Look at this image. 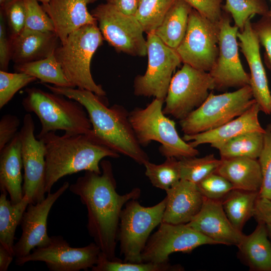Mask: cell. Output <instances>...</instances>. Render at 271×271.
<instances>
[{
  "label": "cell",
  "instance_id": "6da1fadb",
  "mask_svg": "<svg viewBox=\"0 0 271 271\" xmlns=\"http://www.w3.org/2000/svg\"><path fill=\"white\" fill-rule=\"evenodd\" d=\"M100 165L101 174L85 171L70 184L69 189L86 208L90 236L102 253L112 260L116 258L117 232L123 206L130 200L138 199L141 190L134 188L124 194H118L111 163L102 160Z\"/></svg>",
  "mask_w": 271,
  "mask_h": 271
},
{
  "label": "cell",
  "instance_id": "7a4b0ae2",
  "mask_svg": "<svg viewBox=\"0 0 271 271\" xmlns=\"http://www.w3.org/2000/svg\"><path fill=\"white\" fill-rule=\"evenodd\" d=\"M50 91L80 102L86 109L92 125L91 133L101 143L140 165L149 161L139 144L129 118V112L122 105L108 104L92 91L44 83Z\"/></svg>",
  "mask_w": 271,
  "mask_h": 271
},
{
  "label": "cell",
  "instance_id": "3957f363",
  "mask_svg": "<svg viewBox=\"0 0 271 271\" xmlns=\"http://www.w3.org/2000/svg\"><path fill=\"white\" fill-rule=\"evenodd\" d=\"M38 139L45 148V193L61 178L82 171L101 173L100 162L119 154L99 141L92 133L60 136L49 132Z\"/></svg>",
  "mask_w": 271,
  "mask_h": 271
},
{
  "label": "cell",
  "instance_id": "277c9868",
  "mask_svg": "<svg viewBox=\"0 0 271 271\" xmlns=\"http://www.w3.org/2000/svg\"><path fill=\"white\" fill-rule=\"evenodd\" d=\"M25 92L26 95L22 101L24 109L34 113L41 122L37 139L57 130L70 134L91 132L92 125L87 112L80 102L37 87L27 88Z\"/></svg>",
  "mask_w": 271,
  "mask_h": 271
},
{
  "label": "cell",
  "instance_id": "5b68a950",
  "mask_svg": "<svg viewBox=\"0 0 271 271\" xmlns=\"http://www.w3.org/2000/svg\"><path fill=\"white\" fill-rule=\"evenodd\" d=\"M104 39L97 23L84 26L70 33L54 54L73 87L87 90L100 96L106 92L95 83L90 69L92 57Z\"/></svg>",
  "mask_w": 271,
  "mask_h": 271
},
{
  "label": "cell",
  "instance_id": "8992f818",
  "mask_svg": "<svg viewBox=\"0 0 271 271\" xmlns=\"http://www.w3.org/2000/svg\"><path fill=\"white\" fill-rule=\"evenodd\" d=\"M164 102L155 98L145 107H136L129 112V120L139 144L146 147L152 141L159 142V152L166 158L196 157L199 151L179 136L175 122L163 113Z\"/></svg>",
  "mask_w": 271,
  "mask_h": 271
},
{
  "label": "cell",
  "instance_id": "52a82bcc",
  "mask_svg": "<svg viewBox=\"0 0 271 271\" xmlns=\"http://www.w3.org/2000/svg\"><path fill=\"white\" fill-rule=\"evenodd\" d=\"M255 101L249 85L231 92H210L199 107L179 120L181 130L193 135L213 129L240 115Z\"/></svg>",
  "mask_w": 271,
  "mask_h": 271
},
{
  "label": "cell",
  "instance_id": "ba28073f",
  "mask_svg": "<svg viewBox=\"0 0 271 271\" xmlns=\"http://www.w3.org/2000/svg\"><path fill=\"white\" fill-rule=\"evenodd\" d=\"M165 207V198L151 207L141 205L137 199L125 203L120 215L117 232L124 261L142 262V252L153 230L162 222Z\"/></svg>",
  "mask_w": 271,
  "mask_h": 271
},
{
  "label": "cell",
  "instance_id": "9c48e42d",
  "mask_svg": "<svg viewBox=\"0 0 271 271\" xmlns=\"http://www.w3.org/2000/svg\"><path fill=\"white\" fill-rule=\"evenodd\" d=\"M183 64L172 78L163 108L179 120L199 107L215 87L209 72Z\"/></svg>",
  "mask_w": 271,
  "mask_h": 271
},
{
  "label": "cell",
  "instance_id": "30bf717a",
  "mask_svg": "<svg viewBox=\"0 0 271 271\" xmlns=\"http://www.w3.org/2000/svg\"><path fill=\"white\" fill-rule=\"evenodd\" d=\"M148 67L133 82L135 95L165 100L176 69L182 60L175 49L165 44L154 33L147 34Z\"/></svg>",
  "mask_w": 271,
  "mask_h": 271
},
{
  "label": "cell",
  "instance_id": "8fae6325",
  "mask_svg": "<svg viewBox=\"0 0 271 271\" xmlns=\"http://www.w3.org/2000/svg\"><path fill=\"white\" fill-rule=\"evenodd\" d=\"M91 13L104 40L116 51L133 56L147 55L144 32L134 16L125 14L107 3L98 5Z\"/></svg>",
  "mask_w": 271,
  "mask_h": 271
},
{
  "label": "cell",
  "instance_id": "7c38bea8",
  "mask_svg": "<svg viewBox=\"0 0 271 271\" xmlns=\"http://www.w3.org/2000/svg\"><path fill=\"white\" fill-rule=\"evenodd\" d=\"M219 21L213 22L192 9L185 35L176 49L182 62L209 72L218 54Z\"/></svg>",
  "mask_w": 271,
  "mask_h": 271
},
{
  "label": "cell",
  "instance_id": "4fadbf2b",
  "mask_svg": "<svg viewBox=\"0 0 271 271\" xmlns=\"http://www.w3.org/2000/svg\"><path fill=\"white\" fill-rule=\"evenodd\" d=\"M230 22V15L223 11L219 21L218 54L209 72L214 81V89L219 90L250 85V75L243 68L239 56V28L231 26Z\"/></svg>",
  "mask_w": 271,
  "mask_h": 271
},
{
  "label": "cell",
  "instance_id": "5bb4252c",
  "mask_svg": "<svg viewBox=\"0 0 271 271\" xmlns=\"http://www.w3.org/2000/svg\"><path fill=\"white\" fill-rule=\"evenodd\" d=\"M101 252L94 242L81 247H72L61 236H51L50 243L34 248L28 255L16 257V264L23 265L30 261H43L51 271H79L91 268Z\"/></svg>",
  "mask_w": 271,
  "mask_h": 271
},
{
  "label": "cell",
  "instance_id": "9a60e30c",
  "mask_svg": "<svg viewBox=\"0 0 271 271\" xmlns=\"http://www.w3.org/2000/svg\"><path fill=\"white\" fill-rule=\"evenodd\" d=\"M205 244L218 243L186 224L161 222L147 242L141 254L142 262H168L173 253H190Z\"/></svg>",
  "mask_w": 271,
  "mask_h": 271
},
{
  "label": "cell",
  "instance_id": "2e32d148",
  "mask_svg": "<svg viewBox=\"0 0 271 271\" xmlns=\"http://www.w3.org/2000/svg\"><path fill=\"white\" fill-rule=\"evenodd\" d=\"M35 126L32 115H25L19 131L21 155L24 169L23 192L29 204H36L45 199L46 161L44 142L34 134Z\"/></svg>",
  "mask_w": 271,
  "mask_h": 271
},
{
  "label": "cell",
  "instance_id": "e0dca14e",
  "mask_svg": "<svg viewBox=\"0 0 271 271\" xmlns=\"http://www.w3.org/2000/svg\"><path fill=\"white\" fill-rule=\"evenodd\" d=\"M69 182H65L55 192L47 193L41 201L28 204L21 220L22 235L14 244L15 257L26 256L34 248L50 243L51 237L47 232L49 212L55 202L69 189Z\"/></svg>",
  "mask_w": 271,
  "mask_h": 271
},
{
  "label": "cell",
  "instance_id": "ac0fdd59",
  "mask_svg": "<svg viewBox=\"0 0 271 271\" xmlns=\"http://www.w3.org/2000/svg\"><path fill=\"white\" fill-rule=\"evenodd\" d=\"M238 45L250 69V86L253 97L260 111L271 114V93L260 53V43L254 31L250 20L237 33Z\"/></svg>",
  "mask_w": 271,
  "mask_h": 271
},
{
  "label": "cell",
  "instance_id": "d6986e66",
  "mask_svg": "<svg viewBox=\"0 0 271 271\" xmlns=\"http://www.w3.org/2000/svg\"><path fill=\"white\" fill-rule=\"evenodd\" d=\"M186 224L218 244L237 246L245 235L232 225L221 201L205 198L199 212Z\"/></svg>",
  "mask_w": 271,
  "mask_h": 271
},
{
  "label": "cell",
  "instance_id": "ffe728a7",
  "mask_svg": "<svg viewBox=\"0 0 271 271\" xmlns=\"http://www.w3.org/2000/svg\"><path fill=\"white\" fill-rule=\"evenodd\" d=\"M98 0H50L42 4L53 22L55 32L61 43L68 36L82 27L97 24L87 8L88 5Z\"/></svg>",
  "mask_w": 271,
  "mask_h": 271
},
{
  "label": "cell",
  "instance_id": "44dd1931",
  "mask_svg": "<svg viewBox=\"0 0 271 271\" xmlns=\"http://www.w3.org/2000/svg\"><path fill=\"white\" fill-rule=\"evenodd\" d=\"M166 207L162 222L187 224L200 210L204 197L196 184L181 179L166 191Z\"/></svg>",
  "mask_w": 271,
  "mask_h": 271
},
{
  "label": "cell",
  "instance_id": "7402d4cb",
  "mask_svg": "<svg viewBox=\"0 0 271 271\" xmlns=\"http://www.w3.org/2000/svg\"><path fill=\"white\" fill-rule=\"evenodd\" d=\"M260 109L255 101L244 112L227 123L208 131L200 133L184 134L183 139L193 147L209 144L214 148L240 134L250 132L264 133L265 129L259 121L258 113Z\"/></svg>",
  "mask_w": 271,
  "mask_h": 271
},
{
  "label": "cell",
  "instance_id": "603a6c76",
  "mask_svg": "<svg viewBox=\"0 0 271 271\" xmlns=\"http://www.w3.org/2000/svg\"><path fill=\"white\" fill-rule=\"evenodd\" d=\"M11 40V60L15 65L46 58L54 54L61 42L53 32L24 29Z\"/></svg>",
  "mask_w": 271,
  "mask_h": 271
},
{
  "label": "cell",
  "instance_id": "cb8c5ba5",
  "mask_svg": "<svg viewBox=\"0 0 271 271\" xmlns=\"http://www.w3.org/2000/svg\"><path fill=\"white\" fill-rule=\"evenodd\" d=\"M23 168L21 155V141L18 131L13 139L0 150V189L10 196L15 204L24 197L23 192Z\"/></svg>",
  "mask_w": 271,
  "mask_h": 271
},
{
  "label": "cell",
  "instance_id": "d4e9b609",
  "mask_svg": "<svg viewBox=\"0 0 271 271\" xmlns=\"http://www.w3.org/2000/svg\"><path fill=\"white\" fill-rule=\"evenodd\" d=\"M221 160L216 173L226 179L234 189L259 193L262 175L257 159L235 157Z\"/></svg>",
  "mask_w": 271,
  "mask_h": 271
},
{
  "label": "cell",
  "instance_id": "484cf974",
  "mask_svg": "<svg viewBox=\"0 0 271 271\" xmlns=\"http://www.w3.org/2000/svg\"><path fill=\"white\" fill-rule=\"evenodd\" d=\"M266 224L258 223L255 230L245 235L237 246L241 256L252 269L271 271V243Z\"/></svg>",
  "mask_w": 271,
  "mask_h": 271
},
{
  "label": "cell",
  "instance_id": "4316f807",
  "mask_svg": "<svg viewBox=\"0 0 271 271\" xmlns=\"http://www.w3.org/2000/svg\"><path fill=\"white\" fill-rule=\"evenodd\" d=\"M192 9L183 0H176L154 33L165 44L176 50L185 35Z\"/></svg>",
  "mask_w": 271,
  "mask_h": 271
},
{
  "label": "cell",
  "instance_id": "83f0119b",
  "mask_svg": "<svg viewBox=\"0 0 271 271\" xmlns=\"http://www.w3.org/2000/svg\"><path fill=\"white\" fill-rule=\"evenodd\" d=\"M7 194V192L3 191L0 196V244L15 255L16 230L21 224L29 200L27 196H24L20 202L13 204L8 199Z\"/></svg>",
  "mask_w": 271,
  "mask_h": 271
},
{
  "label": "cell",
  "instance_id": "f1b7e54d",
  "mask_svg": "<svg viewBox=\"0 0 271 271\" xmlns=\"http://www.w3.org/2000/svg\"><path fill=\"white\" fill-rule=\"evenodd\" d=\"M258 192L234 189L221 200L224 212L232 225L242 230L244 224L253 217Z\"/></svg>",
  "mask_w": 271,
  "mask_h": 271
},
{
  "label": "cell",
  "instance_id": "f546056e",
  "mask_svg": "<svg viewBox=\"0 0 271 271\" xmlns=\"http://www.w3.org/2000/svg\"><path fill=\"white\" fill-rule=\"evenodd\" d=\"M16 72L24 73L35 77L40 83L52 84L53 85L73 87L67 80L60 64L53 54L39 60L14 64Z\"/></svg>",
  "mask_w": 271,
  "mask_h": 271
},
{
  "label": "cell",
  "instance_id": "4dcf8cb0",
  "mask_svg": "<svg viewBox=\"0 0 271 271\" xmlns=\"http://www.w3.org/2000/svg\"><path fill=\"white\" fill-rule=\"evenodd\" d=\"M264 133H245L215 146L221 159L247 157L254 159L259 158L263 146Z\"/></svg>",
  "mask_w": 271,
  "mask_h": 271
},
{
  "label": "cell",
  "instance_id": "1f68e13d",
  "mask_svg": "<svg viewBox=\"0 0 271 271\" xmlns=\"http://www.w3.org/2000/svg\"><path fill=\"white\" fill-rule=\"evenodd\" d=\"M176 0H138L134 17L146 34L154 33Z\"/></svg>",
  "mask_w": 271,
  "mask_h": 271
},
{
  "label": "cell",
  "instance_id": "d6a6232c",
  "mask_svg": "<svg viewBox=\"0 0 271 271\" xmlns=\"http://www.w3.org/2000/svg\"><path fill=\"white\" fill-rule=\"evenodd\" d=\"M145 175L152 185L166 191L181 180L179 160L174 157L167 158L161 164L146 163Z\"/></svg>",
  "mask_w": 271,
  "mask_h": 271
},
{
  "label": "cell",
  "instance_id": "836d02e7",
  "mask_svg": "<svg viewBox=\"0 0 271 271\" xmlns=\"http://www.w3.org/2000/svg\"><path fill=\"white\" fill-rule=\"evenodd\" d=\"M92 271H180L183 267L179 264L164 263L130 262L116 258L110 260L101 251L97 263L91 268Z\"/></svg>",
  "mask_w": 271,
  "mask_h": 271
},
{
  "label": "cell",
  "instance_id": "e575fe53",
  "mask_svg": "<svg viewBox=\"0 0 271 271\" xmlns=\"http://www.w3.org/2000/svg\"><path fill=\"white\" fill-rule=\"evenodd\" d=\"M222 10L232 18L234 25L240 31L246 23L255 15L261 16L269 14L265 0H225Z\"/></svg>",
  "mask_w": 271,
  "mask_h": 271
},
{
  "label": "cell",
  "instance_id": "d590c367",
  "mask_svg": "<svg viewBox=\"0 0 271 271\" xmlns=\"http://www.w3.org/2000/svg\"><path fill=\"white\" fill-rule=\"evenodd\" d=\"M221 160L213 154L202 158H184L179 160L181 179L197 184L209 174L215 172Z\"/></svg>",
  "mask_w": 271,
  "mask_h": 271
},
{
  "label": "cell",
  "instance_id": "8d00e7d4",
  "mask_svg": "<svg viewBox=\"0 0 271 271\" xmlns=\"http://www.w3.org/2000/svg\"><path fill=\"white\" fill-rule=\"evenodd\" d=\"M37 79L28 74L7 71H0V109H2L13 98L21 89Z\"/></svg>",
  "mask_w": 271,
  "mask_h": 271
},
{
  "label": "cell",
  "instance_id": "74e56055",
  "mask_svg": "<svg viewBox=\"0 0 271 271\" xmlns=\"http://www.w3.org/2000/svg\"><path fill=\"white\" fill-rule=\"evenodd\" d=\"M26 9L24 29L47 32H55L52 20L40 5L38 0H24Z\"/></svg>",
  "mask_w": 271,
  "mask_h": 271
},
{
  "label": "cell",
  "instance_id": "f35d334b",
  "mask_svg": "<svg viewBox=\"0 0 271 271\" xmlns=\"http://www.w3.org/2000/svg\"><path fill=\"white\" fill-rule=\"evenodd\" d=\"M263 146L258 158L262 175L258 197L271 200V123L264 128Z\"/></svg>",
  "mask_w": 271,
  "mask_h": 271
},
{
  "label": "cell",
  "instance_id": "ab89813d",
  "mask_svg": "<svg viewBox=\"0 0 271 271\" xmlns=\"http://www.w3.org/2000/svg\"><path fill=\"white\" fill-rule=\"evenodd\" d=\"M196 184L204 198L221 201L234 189L226 179L216 172L209 174Z\"/></svg>",
  "mask_w": 271,
  "mask_h": 271
},
{
  "label": "cell",
  "instance_id": "60d3db41",
  "mask_svg": "<svg viewBox=\"0 0 271 271\" xmlns=\"http://www.w3.org/2000/svg\"><path fill=\"white\" fill-rule=\"evenodd\" d=\"M1 10L8 25L11 40L18 36L24 29L26 9L24 0H8Z\"/></svg>",
  "mask_w": 271,
  "mask_h": 271
},
{
  "label": "cell",
  "instance_id": "b9f144b4",
  "mask_svg": "<svg viewBox=\"0 0 271 271\" xmlns=\"http://www.w3.org/2000/svg\"><path fill=\"white\" fill-rule=\"evenodd\" d=\"M260 44L264 48V60L271 71V17L269 14L262 16L257 22L252 23Z\"/></svg>",
  "mask_w": 271,
  "mask_h": 271
},
{
  "label": "cell",
  "instance_id": "7bdbcfd3",
  "mask_svg": "<svg viewBox=\"0 0 271 271\" xmlns=\"http://www.w3.org/2000/svg\"><path fill=\"white\" fill-rule=\"evenodd\" d=\"M210 20L218 22L222 15L223 0H183Z\"/></svg>",
  "mask_w": 271,
  "mask_h": 271
},
{
  "label": "cell",
  "instance_id": "ee69618b",
  "mask_svg": "<svg viewBox=\"0 0 271 271\" xmlns=\"http://www.w3.org/2000/svg\"><path fill=\"white\" fill-rule=\"evenodd\" d=\"M20 124L15 115H4L0 120V150H2L15 136Z\"/></svg>",
  "mask_w": 271,
  "mask_h": 271
},
{
  "label": "cell",
  "instance_id": "f6af8a7d",
  "mask_svg": "<svg viewBox=\"0 0 271 271\" xmlns=\"http://www.w3.org/2000/svg\"><path fill=\"white\" fill-rule=\"evenodd\" d=\"M11 60V40L7 33L6 22L2 10L0 12V69L7 71Z\"/></svg>",
  "mask_w": 271,
  "mask_h": 271
},
{
  "label": "cell",
  "instance_id": "bcb514c9",
  "mask_svg": "<svg viewBox=\"0 0 271 271\" xmlns=\"http://www.w3.org/2000/svg\"><path fill=\"white\" fill-rule=\"evenodd\" d=\"M253 217L258 223H271V200L258 197L255 204Z\"/></svg>",
  "mask_w": 271,
  "mask_h": 271
},
{
  "label": "cell",
  "instance_id": "7dc6e473",
  "mask_svg": "<svg viewBox=\"0 0 271 271\" xmlns=\"http://www.w3.org/2000/svg\"><path fill=\"white\" fill-rule=\"evenodd\" d=\"M121 12L134 16L138 7V0H104Z\"/></svg>",
  "mask_w": 271,
  "mask_h": 271
},
{
  "label": "cell",
  "instance_id": "c3c4849f",
  "mask_svg": "<svg viewBox=\"0 0 271 271\" xmlns=\"http://www.w3.org/2000/svg\"><path fill=\"white\" fill-rule=\"evenodd\" d=\"M15 255L0 244V271H7Z\"/></svg>",
  "mask_w": 271,
  "mask_h": 271
},
{
  "label": "cell",
  "instance_id": "681fc988",
  "mask_svg": "<svg viewBox=\"0 0 271 271\" xmlns=\"http://www.w3.org/2000/svg\"><path fill=\"white\" fill-rule=\"evenodd\" d=\"M268 234L271 239V223L266 224Z\"/></svg>",
  "mask_w": 271,
  "mask_h": 271
},
{
  "label": "cell",
  "instance_id": "f907efd6",
  "mask_svg": "<svg viewBox=\"0 0 271 271\" xmlns=\"http://www.w3.org/2000/svg\"><path fill=\"white\" fill-rule=\"evenodd\" d=\"M8 0H0L1 7L3 8Z\"/></svg>",
  "mask_w": 271,
  "mask_h": 271
},
{
  "label": "cell",
  "instance_id": "816d5d0a",
  "mask_svg": "<svg viewBox=\"0 0 271 271\" xmlns=\"http://www.w3.org/2000/svg\"><path fill=\"white\" fill-rule=\"evenodd\" d=\"M39 2H40L42 4H46L48 3L50 0H38Z\"/></svg>",
  "mask_w": 271,
  "mask_h": 271
},
{
  "label": "cell",
  "instance_id": "f5cc1de1",
  "mask_svg": "<svg viewBox=\"0 0 271 271\" xmlns=\"http://www.w3.org/2000/svg\"><path fill=\"white\" fill-rule=\"evenodd\" d=\"M270 3H271V0H270ZM269 15L271 17V7H270V8L269 9Z\"/></svg>",
  "mask_w": 271,
  "mask_h": 271
}]
</instances>
